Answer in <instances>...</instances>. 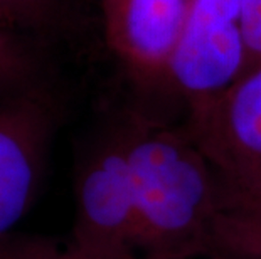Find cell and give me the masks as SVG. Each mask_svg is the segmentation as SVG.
<instances>
[{
  "label": "cell",
  "instance_id": "obj_1",
  "mask_svg": "<svg viewBox=\"0 0 261 259\" xmlns=\"http://www.w3.org/2000/svg\"><path fill=\"white\" fill-rule=\"evenodd\" d=\"M128 162L143 259H197L216 251L226 206L218 168L196 141L128 121Z\"/></svg>",
  "mask_w": 261,
  "mask_h": 259
},
{
  "label": "cell",
  "instance_id": "obj_2",
  "mask_svg": "<svg viewBox=\"0 0 261 259\" xmlns=\"http://www.w3.org/2000/svg\"><path fill=\"white\" fill-rule=\"evenodd\" d=\"M74 197L71 241L107 254L140 256L128 162V123L113 128L86 152L76 172Z\"/></svg>",
  "mask_w": 261,
  "mask_h": 259
},
{
  "label": "cell",
  "instance_id": "obj_3",
  "mask_svg": "<svg viewBox=\"0 0 261 259\" xmlns=\"http://www.w3.org/2000/svg\"><path fill=\"white\" fill-rule=\"evenodd\" d=\"M194 141L218 168L226 207L261 192V64L216 100L196 106Z\"/></svg>",
  "mask_w": 261,
  "mask_h": 259
},
{
  "label": "cell",
  "instance_id": "obj_4",
  "mask_svg": "<svg viewBox=\"0 0 261 259\" xmlns=\"http://www.w3.org/2000/svg\"><path fill=\"white\" fill-rule=\"evenodd\" d=\"M243 0H191L169 69L182 91L202 104L243 78L248 63L241 31Z\"/></svg>",
  "mask_w": 261,
  "mask_h": 259
},
{
  "label": "cell",
  "instance_id": "obj_5",
  "mask_svg": "<svg viewBox=\"0 0 261 259\" xmlns=\"http://www.w3.org/2000/svg\"><path fill=\"white\" fill-rule=\"evenodd\" d=\"M54 125L56 106L39 86L0 100V239L34 202Z\"/></svg>",
  "mask_w": 261,
  "mask_h": 259
},
{
  "label": "cell",
  "instance_id": "obj_6",
  "mask_svg": "<svg viewBox=\"0 0 261 259\" xmlns=\"http://www.w3.org/2000/svg\"><path fill=\"white\" fill-rule=\"evenodd\" d=\"M191 0H107L115 46L138 64L169 63Z\"/></svg>",
  "mask_w": 261,
  "mask_h": 259
},
{
  "label": "cell",
  "instance_id": "obj_7",
  "mask_svg": "<svg viewBox=\"0 0 261 259\" xmlns=\"http://www.w3.org/2000/svg\"><path fill=\"white\" fill-rule=\"evenodd\" d=\"M214 254L261 257V206L232 207L221 214Z\"/></svg>",
  "mask_w": 261,
  "mask_h": 259
},
{
  "label": "cell",
  "instance_id": "obj_8",
  "mask_svg": "<svg viewBox=\"0 0 261 259\" xmlns=\"http://www.w3.org/2000/svg\"><path fill=\"white\" fill-rule=\"evenodd\" d=\"M0 259H143L137 254L118 256L98 252L68 241L66 244L36 236L9 234L0 239Z\"/></svg>",
  "mask_w": 261,
  "mask_h": 259
},
{
  "label": "cell",
  "instance_id": "obj_9",
  "mask_svg": "<svg viewBox=\"0 0 261 259\" xmlns=\"http://www.w3.org/2000/svg\"><path fill=\"white\" fill-rule=\"evenodd\" d=\"M36 64L15 29L0 20V100L36 88Z\"/></svg>",
  "mask_w": 261,
  "mask_h": 259
},
{
  "label": "cell",
  "instance_id": "obj_10",
  "mask_svg": "<svg viewBox=\"0 0 261 259\" xmlns=\"http://www.w3.org/2000/svg\"><path fill=\"white\" fill-rule=\"evenodd\" d=\"M241 31L248 59L261 64V0H243Z\"/></svg>",
  "mask_w": 261,
  "mask_h": 259
},
{
  "label": "cell",
  "instance_id": "obj_11",
  "mask_svg": "<svg viewBox=\"0 0 261 259\" xmlns=\"http://www.w3.org/2000/svg\"><path fill=\"white\" fill-rule=\"evenodd\" d=\"M29 0H0V20L9 27L15 29L17 22L22 19V10Z\"/></svg>",
  "mask_w": 261,
  "mask_h": 259
},
{
  "label": "cell",
  "instance_id": "obj_12",
  "mask_svg": "<svg viewBox=\"0 0 261 259\" xmlns=\"http://www.w3.org/2000/svg\"><path fill=\"white\" fill-rule=\"evenodd\" d=\"M205 259H261V257H246V256H232V254H213Z\"/></svg>",
  "mask_w": 261,
  "mask_h": 259
}]
</instances>
